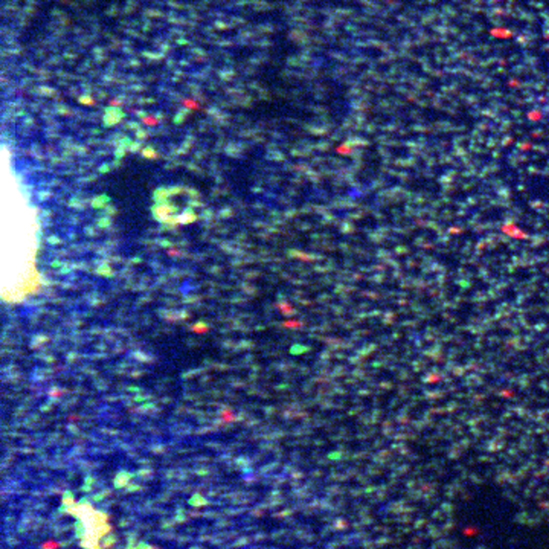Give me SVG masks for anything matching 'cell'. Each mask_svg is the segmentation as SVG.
<instances>
[{
    "mask_svg": "<svg viewBox=\"0 0 549 549\" xmlns=\"http://www.w3.org/2000/svg\"><path fill=\"white\" fill-rule=\"evenodd\" d=\"M193 331H194V332H206V331H208V327H206V325H202V327H196V325H193Z\"/></svg>",
    "mask_w": 549,
    "mask_h": 549,
    "instance_id": "obj_1",
    "label": "cell"
},
{
    "mask_svg": "<svg viewBox=\"0 0 549 549\" xmlns=\"http://www.w3.org/2000/svg\"><path fill=\"white\" fill-rule=\"evenodd\" d=\"M284 327H298V325H301L299 322H295V321H290V322H284L282 324Z\"/></svg>",
    "mask_w": 549,
    "mask_h": 549,
    "instance_id": "obj_2",
    "label": "cell"
}]
</instances>
